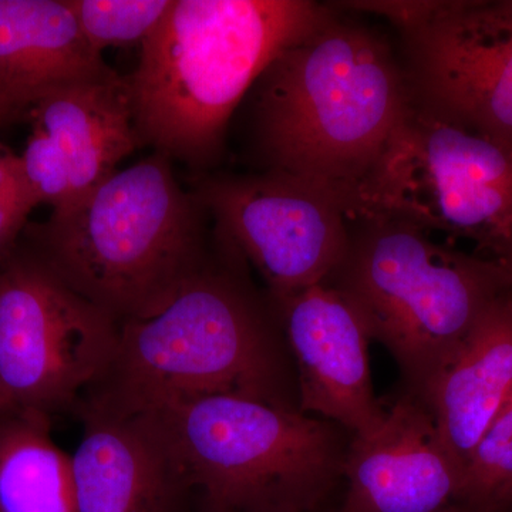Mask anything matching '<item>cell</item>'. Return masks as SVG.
Listing matches in <instances>:
<instances>
[{
    "label": "cell",
    "mask_w": 512,
    "mask_h": 512,
    "mask_svg": "<svg viewBox=\"0 0 512 512\" xmlns=\"http://www.w3.org/2000/svg\"><path fill=\"white\" fill-rule=\"evenodd\" d=\"M458 512H476V511L464 510V511H458ZM493 512H512V508H507V510H500V511H493Z\"/></svg>",
    "instance_id": "cell-26"
},
{
    "label": "cell",
    "mask_w": 512,
    "mask_h": 512,
    "mask_svg": "<svg viewBox=\"0 0 512 512\" xmlns=\"http://www.w3.org/2000/svg\"><path fill=\"white\" fill-rule=\"evenodd\" d=\"M36 207L20 156L0 146V266L15 254L19 235Z\"/></svg>",
    "instance_id": "cell-21"
},
{
    "label": "cell",
    "mask_w": 512,
    "mask_h": 512,
    "mask_svg": "<svg viewBox=\"0 0 512 512\" xmlns=\"http://www.w3.org/2000/svg\"><path fill=\"white\" fill-rule=\"evenodd\" d=\"M247 99L265 171L323 185L340 202L413 107L390 43L335 6L272 60Z\"/></svg>",
    "instance_id": "cell-2"
},
{
    "label": "cell",
    "mask_w": 512,
    "mask_h": 512,
    "mask_svg": "<svg viewBox=\"0 0 512 512\" xmlns=\"http://www.w3.org/2000/svg\"><path fill=\"white\" fill-rule=\"evenodd\" d=\"M325 282L359 309L399 367L403 389L423 402L488 303L512 289L494 259L382 217L349 220L348 251Z\"/></svg>",
    "instance_id": "cell-6"
},
{
    "label": "cell",
    "mask_w": 512,
    "mask_h": 512,
    "mask_svg": "<svg viewBox=\"0 0 512 512\" xmlns=\"http://www.w3.org/2000/svg\"><path fill=\"white\" fill-rule=\"evenodd\" d=\"M49 414L0 413V512H79L72 456L50 434Z\"/></svg>",
    "instance_id": "cell-17"
},
{
    "label": "cell",
    "mask_w": 512,
    "mask_h": 512,
    "mask_svg": "<svg viewBox=\"0 0 512 512\" xmlns=\"http://www.w3.org/2000/svg\"><path fill=\"white\" fill-rule=\"evenodd\" d=\"M13 114H15V111L6 106V104L0 103V119L3 121L10 120Z\"/></svg>",
    "instance_id": "cell-23"
},
{
    "label": "cell",
    "mask_w": 512,
    "mask_h": 512,
    "mask_svg": "<svg viewBox=\"0 0 512 512\" xmlns=\"http://www.w3.org/2000/svg\"><path fill=\"white\" fill-rule=\"evenodd\" d=\"M10 409V403L6 399L5 393H3L2 386H0V413Z\"/></svg>",
    "instance_id": "cell-25"
},
{
    "label": "cell",
    "mask_w": 512,
    "mask_h": 512,
    "mask_svg": "<svg viewBox=\"0 0 512 512\" xmlns=\"http://www.w3.org/2000/svg\"><path fill=\"white\" fill-rule=\"evenodd\" d=\"M339 5L402 33L414 106L512 144V0Z\"/></svg>",
    "instance_id": "cell-8"
},
{
    "label": "cell",
    "mask_w": 512,
    "mask_h": 512,
    "mask_svg": "<svg viewBox=\"0 0 512 512\" xmlns=\"http://www.w3.org/2000/svg\"><path fill=\"white\" fill-rule=\"evenodd\" d=\"M207 215L170 158L154 153L30 227L32 255L120 325L157 311L200 271Z\"/></svg>",
    "instance_id": "cell-4"
},
{
    "label": "cell",
    "mask_w": 512,
    "mask_h": 512,
    "mask_svg": "<svg viewBox=\"0 0 512 512\" xmlns=\"http://www.w3.org/2000/svg\"><path fill=\"white\" fill-rule=\"evenodd\" d=\"M32 117L69 164L72 207L116 174L120 161L141 146L127 79L116 70L47 94L33 104Z\"/></svg>",
    "instance_id": "cell-16"
},
{
    "label": "cell",
    "mask_w": 512,
    "mask_h": 512,
    "mask_svg": "<svg viewBox=\"0 0 512 512\" xmlns=\"http://www.w3.org/2000/svg\"><path fill=\"white\" fill-rule=\"evenodd\" d=\"M497 262L498 264L503 266L505 272H507V274L510 275L512 281V242L510 244V247L507 248V251L504 252L503 256H501V258L498 259Z\"/></svg>",
    "instance_id": "cell-22"
},
{
    "label": "cell",
    "mask_w": 512,
    "mask_h": 512,
    "mask_svg": "<svg viewBox=\"0 0 512 512\" xmlns=\"http://www.w3.org/2000/svg\"><path fill=\"white\" fill-rule=\"evenodd\" d=\"M160 431L201 511L322 510L338 504L352 434L338 423L239 396L138 410Z\"/></svg>",
    "instance_id": "cell-5"
},
{
    "label": "cell",
    "mask_w": 512,
    "mask_h": 512,
    "mask_svg": "<svg viewBox=\"0 0 512 512\" xmlns=\"http://www.w3.org/2000/svg\"><path fill=\"white\" fill-rule=\"evenodd\" d=\"M338 504L330 505V507L322 508V510L306 511V512H338ZM201 512H207V511H201ZM251 512H295V511H251Z\"/></svg>",
    "instance_id": "cell-24"
},
{
    "label": "cell",
    "mask_w": 512,
    "mask_h": 512,
    "mask_svg": "<svg viewBox=\"0 0 512 512\" xmlns=\"http://www.w3.org/2000/svg\"><path fill=\"white\" fill-rule=\"evenodd\" d=\"M463 501L476 512L512 508V394L467 460Z\"/></svg>",
    "instance_id": "cell-18"
},
{
    "label": "cell",
    "mask_w": 512,
    "mask_h": 512,
    "mask_svg": "<svg viewBox=\"0 0 512 512\" xmlns=\"http://www.w3.org/2000/svg\"><path fill=\"white\" fill-rule=\"evenodd\" d=\"M349 220L382 217L476 242H512V144L414 106L369 173L342 198Z\"/></svg>",
    "instance_id": "cell-7"
},
{
    "label": "cell",
    "mask_w": 512,
    "mask_h": 512,
    "mask_svg": "<svg viewBox=\"0 0 512 512\" xmlns=\"http://www.w3.org/2000/svg\"><path fill=\"white\" fill-rule=\"evenodd\" d=\"M174 0H67L84 37L99 53L153 35Z\"/></svg>",
    "instance_id": "cell-19"
},
{
    "label": "cell",
    "mask_w": 512,
    "mask_h": 512,
    "mask_svg": "<svg viewBox=\"0 0 512 512\" xmlns=\"http://www.w3.org/2000/svg\"><path fill=\"white\" fill-rule=\"evenodd\" d=\"M67 0H0V103L32 107L70 84L113 73Z\"/></svg>",
    "instance_id": "cell-14"
},
{
    "label": "cell",
    "mask_w": 512,
    "mask_h": 512,
    "mask_svg": "<svg viewBox=\"0 0 512 512\" xmlns=\"http://www.w3.org/2000/svg\"><path fill=\"white\" fill-rule=\"evenodd\" d=\"M194 192L271 298L326 281L348 251V215L323 185L264 171L207 178Z\"/></svg>",
    "instance_id": "cell-10"
},
{
    "label": "cell",
    "mask_w": 512,
    "mask_h": 512,
    "mask_svg": "<svg viewBox=\"0 0 512 512\" xmlns=\"http://www.w3.org/2000/svg\"><path fill=\"white\" fill-rule=\"evenodd\" d=\"M511 394L512 289L488 303L426 399L463 474Z\"/></svg>",
    "instance_id": "cell-15"
},
{
    "label": "cell",
    "mask_w": 512,
    "mask_h": 512,
    "mask_svg": "<svg viewBox=\"0 0 512 512\" xmlns=\"http://www.w3.org/2000/svg\"><path fill=\"white\" fill-rule=\"evenodd\" d=\"M26 183L37 202L53 212L69 210L73 204V180L62 151L45 131L33 126L25 151L20 156Z\"/></svg>",
    "instance_id": "cell-20"
},
{
    "label": "cell",
    "mask_w": 512,
    "mask_h": 512,
    "mask_svg": "<svg viewBox=\"0 0 512 512\" xmlns=\"http://www.w3.org/2000/svg\"><path fill=\"white\" fill-rule=\"evenodd\" d=\"M271 301L295 363L301 412L352 436L375 429L386 402L373 390L372 335L359 309L325 281Z\"/></svg>",
    "instance_id": "cell-11"
},
{
    "label": "cell",
    "mask_w": 512,
    "mask_h": 512,
    "mask_svg": "<svg viewBox=\"0 0 512 512\" xmlns=\"http://www.w3.org/2000/svg\"><path fill=\"white\" fill-rule=\"evenodd\" d=\"M329 12L306 0H174L126 76L141 146L214 163L259 76Z\"/></svg>",
    "instance_id": "cell-3"
},
{
    "label": "cell",
    "mask_w": 512,
    "mask_h": 512,
    "mask_svg": "<svg viewBox=\"0 0 512 512\" xmlns=\"http://www.w3.org/2000/svg\"><path fill=\"white\" fill-rule=\"evenodd\" d=\"M248 268L214 231V247L197 274L157 311L120 323L109 372L87 397L126 412L205 396L301 410L281 320Z\"/></svg>",
    "instance_id": "cell-1"
},
{
    "label": "cell",
    "mask_w": 512,
    "mask_h": 512,
    "mask_svg": "<svg viewBox=\"0 0 512 512\" xmlns=\"http://www.w3.org/2000/svg\"><path fill=\"white\" fill-rule=\"evenodd\" d=\"M0 123H3V120H2V119H0Z\"/></svg>",
    "instance_id": "cell-27"
},
{
    "label": "cell",
    "mask_w": 512,
    "mask_h": 512,
    "mask_svg": "<svg viewBox=\"0 0 512 512\" xmlns=\"http://www.w3.org/2000/svg\"><path fill=\"white\" fill-rule=\"evenodd\" d=\"M464 510L463 470L430 407L403 389L387 400L375 429L352 436L338 512Z\"/></svg>",
    "instance_id": "cell-12"
},
{
    "label": "cell",
    "mask_w": 512,
    "mask_h": 512,
    "mask_svg": "<svg viewBox=\"0 0 512 512\" xmlns=\"http://www.w3.org/2000/svg\"><path fill=\"white\" fill-rule=\"evenodd\" d=\"M72 456L79 512H178L190 484L146 414L86 397Z\"/></svg>",
    "instance_id": "cell-13"
},
{
    "label": "cell",
    "mask_w": 512,
    "mask_h": 512,
    "mask_svg": "<svg viewBox=\"0 0 512 512\" xmlns=\"http://www.w3.org/2000/svg\"><path fill=\"white\" fill-rule=\"evenodd\" d=\"M120 325L33 255L0 266V386L10 407L73 406L109 372Z\"/></svg>",
    "instance_id": "cell-9"
}]
</instances>
